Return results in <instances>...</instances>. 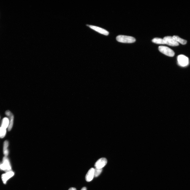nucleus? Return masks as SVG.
<instances>
[{
	"label": "nucleus",
	"instance_id": "9d476101",
	"mask_svg": "<svg viewBox=\"0 0 190 190\" xmlns=\"http://www.w3.org/2000/svg\"><path fill=\"white\" fill-rule=\"evenodd\" d=\"M94 168H91L87 173L85 177L86 180L87 182H91L94 177Z\"/></svg>",
	"mask_w": 190,
	"mask_h": 190
},
{
	"label": "nucleus",
	"instance_id": "a211bd4d",
	"mask_svg": "<svg viewBox=\"0 0 190 190\" xmlns=\"http://www.w3.org/2000/svg\"><path fill=\"white\" fill-rule=\"evenodd\" d=\"M81 190H87L86 188V187H84L83 188L81 189Z\"/></svg>",
	"mask_w": 190,
	"mask_h": 190
},
{
	"label": "nucleus",
	"instance_id": "dca6fc26",
	"mask_svg": "<svg viewBox=\"0 0 190 190\" xmlns=\"http://www.w3.org/2000/svg\"><path fill=\"white\" fill-rule=\"evenodd\" d=\"M102 171V169H98L95 168L94 170V175L95 177H97L101 173Z\"/></svg>",
	"mask_w": 190,
	"mask_h": 190
},
{
	"label": "nucleus",
	"instance_id": "f257e3e1",
	"mask_svg": "<svg viewBox=\"0 0 190 190\" xmlns=\"http://www.w3.org/2000/svg\"><path fill=\"white\" fill-rule=\"evenodd\" d=\"M116 40L118 42L124 43H132L136 41L135 39L133 37L122 35L117 36Z\"/></svg>",
	"mask_w": 190,
	"mask_h": 190
},
{
	"label": "nucleus",
	"instance_id": "1a4fd4ad",
	"mask_svg": "<svg viewBox=\"0 0 190 190\" xmlns=\"http://www.w3.org/2000/svg\"><path fill=\"white\" fill-rule=\"evenodd\" d=\"M14 173L11 171H8L6 173L3 174L1 176L2 180L3 182L6 184L7 181L14 175Z\"/></svg>",
	"mask_w": 190,
	"mask_h": 190
},
{
	"label": "nucleus",
	"instance_id": "9b49d317",
	"mask_svg": "<svg viewBox=\"0 0 190 190\" xmlns=\"http://www.w3.org/2000/svg\"><path fill=\"white\" fill-rule=\"evenodd\" d=\"M9 121V119L7 117H5L2 120L1 127L6 129L8 128Z\"/></svg>",
	"mask_w": 190,
	"mask_h": 190
},
{
	"label": "nucleus",
	"instance_id": "f3484780",
	"mask_svg": "<svg viewBox=\"0 0 190 190\" xmlns=\"http://www.w3.org/2000/svg\"><path fill=\"white\" fill-rule=\"evenodd\" d=\"M68 190H76V189L75 188H71L69 189Z\"/></svg>",
	"mask_w": 190,
	"mask_h": 190
},
{
	"label": "nucleus",
	"instance_id": "2eb2a0df",
	"mask_svg": "<svg viewBox=\"0 0 190 190\" xmlns=\"http://www.w3.org/2000/svg\"><path fill=\"white\" fill-rule=\"evenodd\" d=\"M6 133V129L0 127V138H2L4 137Z\"/></svg>",
	"mask_w": 190,
	"mask_h": 190
},
{
	"label": "nucleus",
	"instance_id": "20e7f679",
	"mask_svg": "<svg viewBox=\"0 0 190 190\" xmlns=\"http://www.w3.org/2000/svg\"><path fill=\"white\" fill-rule=\"evenodd\" d=\"M163 39L165 44H166L169 46H178L179 43H177L173 37L171 36H166Z\"/></svg>",
	"mask_w": 190,
	"mask_h": 190
},
{
	"label": "nucleus",
	"instance_id": "0eeeda50",
	"mask_svg": "<svg viewBox=\"0 0 190 190\" xmlns=\"http://www.w3.org/2000/svg\"><path fill=\"white\" fill-rule=\"evenodd\" d=\"M6 115L8 117L9 124L8 127V131H10L13 127V124L14 116L13 115L10 111L8 110L6 111Z\"/></svg>",
	"mask_w": 190,
	"mask_h": 190
},
{
	"label": "nucleus",
	"instance_id": "f03ea898",
	"mask_svg": "<svg viewBox=\"0 0 190 190\" xmlns=\"http://www.w3.org/2000/svg\"><path fill=\"white\" fill-rule=\"evenodd\" d=\"M0 169L6 171H11V166L7 157L5 156L3 159L2 163L0 164Z\"/></svg>",
	"mask_w": 190,
	"mask_h": 190
},
{
	"label": "nucleus",
	"instance_id": "ddd939ff",
	"mask_svg": "<svg viewBox=\"0 0 190 190\" xmlns=\"http://www.w3.org/2000/svg\"><path fill=\"white\" fill-rule=\"evenodd\" d=\"M175 40L178 43H180L182 45H185L187 43L186 40L180 38L178 36L174 35L173 37Z\"/></svg>",
	"mask_w": 190,
	"mask_h": 190
},
{
	"label": "nucleus",
	"instance_id": "423d86ee",
	"mask_svg": "<svg viewBox=\"0 0 190 190\" xmlns=\"http://www.w3.org/2000/svg\"><path fill=\"white\" fill-rule=\"evenodd\" d=\"M107 163V159L105 158H102L99 159L96 162L95 166L96 168L102 169L106 165Z\"/></svg>",
	"mask_w": 190,
	"mask_h": 190
},
{
	"label": "nucleus",
	"instance_id": "7ed1b4c3",
	"mask_svg": "<svg viewBox=\"0 0 190 190\" xmlns=\"http://www.w3.org/2000/svg\"><path fill=\"white\" fill-rule=\"evenodd\" d=\"M160 52L164 55L170 57H173L174 55V51L167 47L161 46L158 47Z\"/></svg>",
	"mask_w": 190,
	"mask_h": 190
},
{
	"label": "nucleus",
	"instance_id": "6e6552de",
	"mask_svg": "<svg viewBox=\"0 0 190 190\" xmlns=\"http://www.w3.org/2000/svg\"><path fill=\"white\" fill-rule=\"evenodd\" d=\"M89 26L90 28L99 33L107 36L109 34V32L104 29L99 27L98 26L93 25H90Z\"/></svg>",
	"mask_w": 190,
	"mask_h": 190
},
{
	"label": "nucleus",
	"instance_id": "f8f14e48",
	"mask_svg": "<svg viewBox=\"0 0 190 190\" xmlns=\"http://www.w3.org/2000/svg\"><path fill=\"white\" fill-rule=\"evenodd\" d=\"M9 146V142L8 141H4L3 145V153L5 156L7 157L9 154V151L8 147Z\"/></svg>",
	"mask_w": 190,
	"mask_h": 190
},
{
	"label": "nucleus",
	"instance_id": "39448f33",
	"mask_svg": "<svg viewBox=\"0 0 190 190\" xmlns=\"http://www.w3.org/2000/svg\"><path fill=\"white\" fill-rule=\"evenodd\" d=\"M177 61L179 65L182 67H185L189 64L188 58L183 55H180L178 56Z\"/></svg>",
	"mask_w": 190,
	"mask_h": 190
},
{
	"label": "nucleus",
	"instance_id": "4468645a",
	"mask_svg": "<svg viewBox=\"0 0 190 190\" xmlns=\"http://www.w3.org/2000/svg\"><path fill=\"white\" fill-rule=\"evenodd\" d=\"M153 43L158 44H165L163 39L159 38H154L152 40Z\"/></svg>",
	"mask_w": 190,
	"mask_h": 190
}]
</instances>
